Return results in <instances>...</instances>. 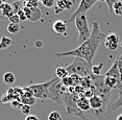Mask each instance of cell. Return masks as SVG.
<instances>
[{
    "instance_id": "22",
    "label": "cell",
    "mask_w": 122,
    "mask_h": 120,
    "mask_svg": "<svg viewBox=\"0 0 122 120\" xmlns=\"http://www.w3.org/2000/svg\"><path fill=\"white\" fill-rule=\"evenodd\" d=\"M121 107H122V90H119V97H118V99L112 104V110L116 111Z\"/></svg>"
},
{
    "instance_id": "18",
    "label": "cell",
    "mask_w": 122,
    "mask_h": 120,
    "mask_svg": "<svg viewBox=\"0 0 122 120\" xmlns=\"http://www.w3.org/2000/svg\"><path fill=\"white\" fill-rule=\"evenodd\" d=\"M55 75H56V77L59 79H63L65 78V77H67L69 75V72L67 70V68L66 67H57L56 69H55Z\"/></svg>"
},
{
    "instance_id": "30",
    "label": "cell",
    "mask_w": 122,
    "mask_h": 120,
    "mask_svg": "<svg viewBox=\"0 0 122 120\" xmlns=\"http://www.w3.org/2000/svg\"><path fill=\"white\" fill-rule=\"evenodd\" d=\"M9 21H10V23H15V24H19L21 22L17 14H14V15L9 19Z\"/></svg>"
},
{
    "instance_id": "8",
    "label": "cell",
    "mask_w": 122,
    "mask_h": 120,
    "mask_svg": "<svg viewBox=\"0 0 122 120\" xmlns=\"http://www.w3.org/2000/svg\"><path fill=\"white\" fill-rule=\"evenodd\" d=\"M104 46L110 51H114V50L117 49L119 46V37L117 33L115 32L107 33L104 39Z\"/></svg>"
},
{
    "instance_id": "25",
    "label": "cell",
    "mask_w": 122,
    "mask_h": 120,
    "mask_svg": "<svg viewBox=\"0 0 122 120\" xmlns=\"http://www.w3.org/2000/svg\"><path fill=\"white\" fill-rule=\"evenodd\" d=\"M10 105H12V108L14 109L15 111H20L22 110V108H23V104L20 101V100H14V101L10 102Z\"/></svg>"
},
{
    "instance_id": "19",
    "label": "cell",
    "mask_w": 122,
    "mask_h": 120,
    "mask_svg": "<svg viewBox=\"0 0 122 120\" xmlns=\"http://www.w3.org/2000/svg\"><path fill=\"white\" fill-rule=\"evenodd\" d=\"M36 100H37V99H36L34 96H32V97H28V96L22 95L20 101H21L24 105H29V107H31V105H34V104H36Z\"/></svg>"
},
{
    "instance_id": "31",
    "label": "cell",
    "mask_w": 122,
    "mask_h": 120,
    "mask_svg": "<svg viewBox=\"0 0 122 120\" xmlns=\"http://www.w3.org/2000/svg\"><path fill=\"white\" fill-rule=\"evenodd\" d=\"M21 113L25 116L30 115V107L29 105H23V108H22V110H21Z\"/></svg>"
},
{
    "instance_id": "39",
    "label": "cell",
    "mask_w": 122,
    "mask_h": 120,
    "mask_svg": "<svg viewBox=\"0 0 122 120\" xmlns=\"http://www.w3.org/2000/svg\"><path fill=\"white\" fill-rule=\"evenodd\" d=\"M97 1H104V0H97Z\"/></svg>"
},
{
    "instance_id": "9",
    "label": "cell",
    "mask_w": 122,
    "mask_h": 120,
    "mask_svg": "<svg viewBox=\"0 0 122 120\" xmlns=\"http://www.w3.org/2000/svg\"><path fill=\"white\" fill-rule=\"evenodd\" d=\"M25 13L26 19L30 22H38L42 18V12L39 7H27L25 6L23 8Z\"/></svg>"
},
{
    "instance_id": "1",
    "label": "cell",
    "mask_w": 122,
    "mask_h": 120,
    "mask_svg": "<svg viewBox=\"0 0 122 120\" xmlns=\"http://www.w3.org/2000/svg\"><path fill=\"white\" fill-rule=\"evenodd\" d=\"M92 31H91V37L88 39L86 42L77 47L75 49L69 50L65 52H59L55 55L56 57H79L85 60L87 63L92 65L93 58L96 54V51L99 47V44L102 40L105 39V35L101 32L99 23L97 21H94L92 24Z\"/></svg>"
},
{
    "instance_id": "35",
    "label": "cell",
    "mask_w": 122,
    "mask_h": 120,
    "mask_svg": "<svg viewBox=\"0 0 122 120\" xmlns=\"http://www.w3.org/2000/svg\"><path fill=\"white\" fill-rule=\"evenodd\" d=\"M35 46L37 47V48H42V46H43V43H42V41H40V40L36 41V42H35Z\"/></svg>"
},
{
    "instance_id": "26",
    "label": "cell",
    "mask_w": 122,
    "mask_h": 120,
    "mask_svg": "<svg viewBox=\"0 0 122 120\" xmlns=\"http://www.w3.org/2000/svg\"><path fill=\"white\" fill-rule=\"evenodd\" d=\"M103 67V63H100L99 65H96V66H92V72L94 75H100V71Z\"/></svg>"
},
{
    "instance_id": "12",
    "label": "cell",
    "mask_w": 122,
    "mask_h": 120,
    "mask_svg": "<svg viewBox=\"0 0 122 120\" xmlns=\"http://www.w3.org/2000/svg\"><path fill=\"white\" fill-rule=\"evenodd\" d=\"M52 29L55 33L60 36H68L67 33V22L63 20H56L52 25Z\"/></svg>"
},
{
    "instance_id": "37",
    "label": "cell",
    "mask_w": 122,
    "mask_h": 120,
    "mask_svg": "<svg viewBox=\"0 0 122 120\" xmlns=\"http://www.w3.org/2000/svg\"><path fill=\"white\" fill-rule=\"evenodd\" d=\"M3 3H5V2L3 1V0H0V6H1V5L3 4Z\"/></svg>"
},
{
    "instance_id": "3",
    "label": "cell",
    "mask_w": 122,
    "mask_h": 120,
    "mask_svg": "<svg viewBox=\"0 0 122 120\" xmlns=\"http://www.w3.org/2000/svg\"><path fill=\"white\" fill-rule=\"evenodd\" d=\"M79 97H76V93H70V92H66L63 96V104L66 107V112L68 115L78 117L82 120H87L85 114L82 111H80L77 107V99Z\"/></svg>"
},
{
    "instance_id": "11",
    "label": "cell",
    "mask_w": 122,
    "mask_h": 120,
    "mask_svg": "<svg viewBox=\"0 0 122 120\" xmlns=\"http://www.w3.org/2000/svg\"><path fill=\"white\" fill-rule=\"evenodd\" d=\"M14 10H13V6L12 4L7 3V2H5L0 6V19L1 20H7L9 21V19L14 15Z\"/></svg>"
},
{
    "instance_id": "14",
    "label": "cell",
    "mask_w": 122,
    "mask_h": 120,
    "mask_svg": "<svg viewBox=\"0 0 122 120\" xmlns=\"http://www.w3.org/2000/svg\"><path fill=\"white\" fill-rule=\"evenodd\" d=\"M77 104V107L80 111L82 112H87V111H90L91 110V105H90V101H89L88 98H86L84 96H80L76 101Z\"/></svg>"
},
{
    "instance_id": "40",
    "label": "cell",
    "mask_w": 122,
    "mask_h": 120,
    "mask_svg": "<svg viewBox=\"0 0 122 120\" xmlns=\"http://www.w3.org/2000/svg\"><path fill=\"white\" fill-rule=\"evenodd\" d=\"M38 1H42V0H38Z\"/></svg>"
},
{
    "instance_id": "38",
    "label": "cell",
    "mask_w": 122,
    "mask_h": 120,
    "mask_svg": "<svg viewBox=\"0 0 122 120\" xmlns=\"http://www.w3.org/2000/svg\"><path fill=\"white\" fill-rule=\"evenodd\" d=\"M18 1H20V2H23V3H25L27 0H18Z\"/></svg>"
},
{
    "instance_id": "20",
    "label": "cell",
    "mask_w": 122,
    "mask_h": 120,
    "mask_svg": "<svg viewBox=\"0 0 122 120\" xmlns=\"http://www.w3.org/2000/svg\"><path fill=\"white\" fill-rule=\"evenodd\" d=\"M61 82H62L63 86H65L66 88H71V87H75V85H74V80L72 78L71 75H68L67 77H65V78L61 79Z\"/></svg>"
},
{
    "instance_id": "13",
    "label": "cell",
    "mask_w": 122,
    "mask_h": 120,
    "mask_svg": "<svg viewBox=\"0 0 122 120\" xmlns=\"http://www.w3.org/2000/svg\"><path fill=\"white\" fill-rule=\"evenodd\" d=\"M107 76H112L114 78H116L119 82L120 85H122L121 83V79H120V72H119V69H118V64H117V60H115V62L112 66H111V68L109 70L107 71V73H105Z\"/></svg>"
},
{
    "instance_id": "33",
    "label": "cell",
    "mask_w": 122,
    "mask_h": 120,
    "mask_svg": "<svg viewBox=\"0 0 122 120\" xmlns=\"http://www.w3.org/2000/svg\"><path fill=\"white\" fill-rule=\"evenodd\" d=\"M0 102H1V104H10V99L9 98V96H7V94L5 93L3 96H2V98L0 99Z\"/></svg>"
},
{
    "instance_id": "15",
    "label": "cell",
    "mask_w": 122,
    "mask_h": 120,
    "mask_svg": "<svg viewBox=\"0 0 122 120\" xmlns=\"http://www.w3.org/2000/svg\"><path fill=\"white\" fill-rule=\"evenodd\" d=\"M13 44H14L13 39L6 37V36H3V37H1V39H0V50L9 48V47L12 46Z\"/></svg>"
},
{
    "instance_id": "41",
    "label": "cell",
    "mask_w": 122,
    "mask_h": 120,
    "mask_svg": "<svg viewBox=\"0 0 122 120\" xmlns=\"http://www.w3.org/2000/svg\"><path fill=\"white\" fill-rule=\"evenodd\" d=\"M121 47H122V43H121Z\"/></svg>"
},
{
    "instance_id": "16",
    "label": "cell",
    "mask_w": 122,
    "mask_h": 120,
    "mask_svg": "<svg viewBox=\"0 0 122 120\" xmlns=\"http://www.w3.org/2000/svg\"><path fill=\"white\" fill-rule=\"evenodd\" d=\"M2 80H3V83L5 85L10 86L16 82V76L13 72H5L3 74V76H2Z\"/></svg>"
},
{
    "instance_id": "34",
    "label": "cell",
    "mask_w": 122,
    "mask_h": 120,
    "mask_svg": "<svg viewBox=\"0 0 122 120\" xmlns=\"http://www.w3.org/2000/svg\"><path fill=\"white\" fill-rule=\"evenodd\" d=\"M25 120H40V119H39V117L36 116V115H28V116H26Z\"/></svg>"
},
{
    "instance_id": "6",
    "label": "cell",
    "mask_w": 122,
    "mask_h": 120,
    "mask_svg": "<svg viewBox=\"0 0 122 120\" xmlns=\"http://www.w3.org/2000/svg\"><path fill=\"white\" fill-rule=\"evenodd\" d=\"M55 79L54 78H51L50 80L46 83H36V85H31L29 86V89L31 90L32 94H34V97L36 99H41V100H45L48 98V93H49V87L53 80Z\"/></svg>"
},
{
    "instance_id": "7",
    "label": "cell",
    "mask_w": 122,
    "mask_h": 120,
    "mask_svg": "<svg viewBox=\"0 0 122 120\" xmlns=\"http://www.w3.org/2000/svg\"><path fill=\"white\" fill-rule=\"evenodd\" d=\"M96 2H97V0H80L77 10L72 14V15L70 16V18L66 21L67 22V24L71 23L72 21H75V19L77 18V17H79L81 15H86V13H87L88 10L96 3Z\"/></svg>"
},
{
    "instance_id": "32",
    "label": "cell",
    "mask_w": 122,
    "mask_h": 120,
    "mask_svg": "<svg viewBox=\"0 0 122 120\" xmlns=\"http://www.w3.org/2000/svg\"><path fill=\"white\" fill-rule=\"evenodd\" d=\"M17 15H18V17H19V19H20L21 22L27 20V19H26V16H25V13H24L23 10H19V12L17 13Z\"/></svg>"
},
{
    "instance_id": "36",
    "label": "cell",
    "mask_w": 122,
    "mask_h": 120,
    "mask_svg": "<svg viewBox=\"0 0 122 120\" xmlns=\"http://www.w3.org/2000/svg\"><path fill=\"white\" fill-rule=\"evenodd\" d=\"M116 120H122V114H120V115L116 118Z\"/></svg>"
},
{
    "instance_id": "28",
    "label": "cell",
    "mask_w": 122,
    "mask_h": 120,
    "mask_svg": "<svg viewBox=\"0 0 122 120\" xmlns=\"http://www.w3.org/2000/svg\"><path fill=\"white\" fill-rule=\"evenodd\" d=\"M38 0H27L25 2V6L27 7H38Z\"/></svg>"
},
{
    "instance_id": "24",
    "label": "cell",
    "mask_w": 122,
    "mask_h": 120,
    "mask_svg": "<svg viewBox=\"0 0 122 120\" xmlns=\"http://www.w3.org/2000/svg\"><path fill=\"white\" fill-rule=\"evenodd\" d=\"M48 120H63L62 115L57 111H52L48 115Z\"/></svg>"
},
{
    "instance_id": "29",
    "label": "cell",
    "mask_w": 122,
    "mask_h": 120,
    "mask_svg": "<svg viewBox=\"0 0 122 120\" xmlns=\"http://www.w3.org/2000/svg\"><path fill=\"white\" fill-rule=\"evenodd\" d=\"M116 60H117L118 69H119V72H120V79H121V83H122V54L120 57H118Z\"/></svg>"
},
{
    "instance_id": "17",
    "label": "cell",
    "mask_w": 122,
    "mask_h": 120,
    "mask_svg": "<svg viewBox=\"0 0 122 120\" xmlns=\"http://www.w3.org/2000/svg\"><path fill=\"white\" fill-rule=\"evenodd\" d=\"M112 14L117 16H122V0H115L114 1Z\"/></svg>"
},
{
    "instance_id": "4",
    "label": "cell",
    "mask_w": 122,
    "mask_h": 120,
    "mask_svg": "<svg viewBox=\"0 0 122 120\" xmlns=\"http://www.w3.org/2000/svg\"><path fill=\"white\" fill-rule=\"evenodd\" d=\"M68 92V88L63 86L61 79L55 77L53 83L49 87V93H48V99L53 100L54 102L59 104H63V96L64 94Z\"/></svg>"
},
{
    "instance_id": "21",
    "label": "cell",
    "mask_w": 122,
    "mask_h": 120,
    "mask_svg": "<svg viewBox=\"0 0 122 120\" xmlns=\"http://www.w3.org/2000/svg\"><path fill=\"white\" fill-rule=\"evenodd\" d=\"M7 31L12 35H16L20 31V25L19 24H15V23H10L7 25Z\"/></svg>"
},
{
    "instance_id": "2",
    "label": "cell",
    "mask_w": 122,
    "mask_h": 120,
    "mask_svg": "<svg viewBox=\"0 0 122 120\" xmlns=\"http://www.w3.org/2000/svg\"><path fill=\"white\" fill-rule=\"evenodd\" d=\"M66 68L69 72V75H78L80 77H89L93 75L92 65L79 57H75L73 62Z\"/></svg>"
},
{
    "instance_id": "27",
    "label": "cell",
    "mask_w": 122,
    "mask_h": 120,
    "mask_svg": "<svg viewBox=\"0 0 122 120\" xmlns=\"http://www.w3.org/2000/svg\"><path fill=\"white\" fill-rule=\"evenodd\" d=\"M42 4L47 8H51L55 6V0H42Z\"/></svg>"
},
{
    "instance_id": "23",
    "label": "cell",
    "mask_w": 122,
    "mask_h": 120,
    "mask_svg": "<svg viewBox=\"0 0 122 120\" xmlns=\"http://www.w3.org/2000/svg\"><path fill=\"white\" fill-rule=\"evenodd\" d=\"M13 6V10H14V13L17 14L19 10H22L24 7H25V3H23V2H20V1H16L14 2L12 4Z\"/></svg>"
},
{
    "instance_id": "10",
    "label": "cell",
    "mask_w": 122,
    "mask_h": 120,
    "mask_svg": "<svg viewBox=\"0 0 122 120\" xmlns=\"http://www.w3.org/2000/svg\"><path fill=\"white\" fill-rule=\"evenodd\" d=\"M73 3L74 0H57L56 4L54 6V14L57 15V14L62 13L63 10H70L73 6Z\"/></svg>"
},
{
    "instance_id": "5",
    "label": "cell",
    "mask_w": 122,
    "mask_h": 120,
    "mask_svg": "<svg viewBox=\"0 0 122 120\" xmlns=\"http://www.w3.org/2000/svg\"><path fill=\"white\" fill-rule=\"evenodd\" d=\"M75 27L78 31V43L79 45L86 42L91 37V31L89 28L88 19L86 15H81L75 19Z\"/></svg>"
}]
</instances>
